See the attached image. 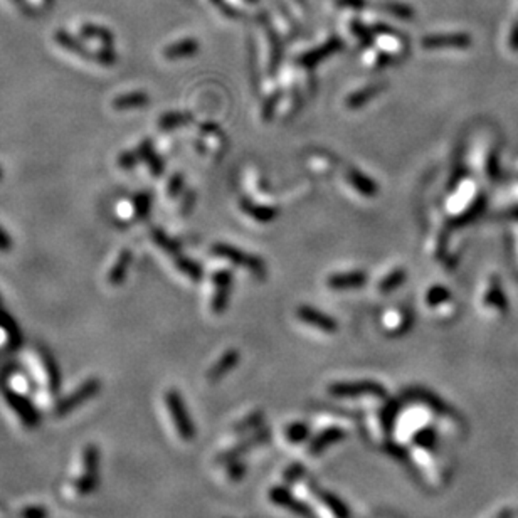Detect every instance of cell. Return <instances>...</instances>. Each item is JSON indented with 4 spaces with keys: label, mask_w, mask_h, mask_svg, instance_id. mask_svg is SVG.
I'll return each mask as SVG.
<instances>
[{
    "label": "cell",
    "mask_w": 518,
    "mask_h": 518,
    "mask_svg": "<svg viewBox=\"0 0 518 518\" xmlns=\"http://www.w3.org/2000/svg\"><path fill=\"white\" fill-rule=\"evenodd\" d=\"M99 483H102V448L95 443L81 444L61 483V497L68 501H83L96 493Z\"/></svg>",
    "instance_id": "1"
},
{
    "label": "cell",
    "mask_w": 518,
    "mask_h": 518,
    "mask_svg": "<svg viewBox=\"0 0 518 518\" xmlns=\"http://www.w3.org/2000/svg\"><path fill=\"white\" fill-rule=\"evenodd\" d=\"M29 376L34 385V401L41 411H51L61 396V372L48 350L34 349L29 354Z\"/></svg>",
    "instance_id": "2"
},
{
    "label": "cell",
    "mask_w": 518,
    "mask_h": 518,
    "mask_svg": "<svg viewBox=\"0 0 518 518\" xmlns=\"http://www.w3.org/2000/svg\"><path fill=\"white\" fill-rule=\"evenodd\" d=\"M0 407L9 423L19 431L30 432L39 428L41 407L32 396L15 392L7 385L0 384Z\"/></svg>",
    "instance_id": "3"
},
{
    "label": "cell",
    "mask_w": 518,
    "mask_h": 518,
    "mask_svg": "<svg viewBox=\"0 0 518 518\" xmlns=\"http://www.w3.org/2000/svg\"><path fill=\"white\" fill-rule=\"evenodd\" d=\"M99 392H102V381L98 377L83 378L71 390L57 397L49 414L57 421L68 419L69 416L76 414L81 409L86 407L93 399L99 396Z\"/></svg>",
    "instance_id": "4"
},
{
    "label": "cell",
    "mask_w": 518,
    "mask_h": 518,
    "mask_svg": "<svg viewBox=\"0 0 518 518\" xmlns=\"http://www.w3.org/2000/svg\"><path fill=\"white\" fill-rule=\"evenodd\" d=\"M162 414H164L165 424L169 426V431L172 436L180 443H187L192 439V428L189 421L187 411L184 407L180 394L175 389H169L162 394L160 399Z\"/></svg>",
    "instance_id": "5"
},
{
    "label": "cell",
    "mask_w": 518,
    "mask_h": 518,
    "mask_svg": "<svg viewBox=\"0 0 518 518\" xmlns=\"http://www.w3.org/2000/svg\"><path fill=\"white\" fill-rule=\"evenodd\" d=\"M212 254L215 256L227 259V261L234 262V265L242 266V268L249 269L254 276L259 278V280H265L266 278V265L261 258L253 256V254H247L244 251L238 249V247L229 246V244H218L212 246Z\"/></svg>",
    "instance_id": "6"
},
{
    "label": "cell",
    "mask_w": 518,
    "mask_h": 518,
    "mask_svg": "<svg viewBox=\"0 0 518 518\" xmlns=\"http://www.w3.org/2000/svg\"><path fill=\"white\" fill-rule=\"evenodd\" d=\"M421 44L424 49H466L471 46V39L466 34H438V36L424 37Z\"/></svg>",
    "instance_id": "7"
},
{
    "label": "cell",
    "mask_w": 518,
    "mask_h": 518,
    "mask_svg": "<svg viewBox=\"0 0 518 518\" xmlns=\"http://www.w3.org/2000/svg\"><path fill=\"white\" fill-rule=\"evenodd\" d=\"M214 285H215V293L214 300H212V310L214 313H224L227 307V301H229V293H231V285H233V274L227 269L218 271L214 276Z\"/></svg>",
    "instance_id": "8"
},
{
    "label": "cell",
    "mask_w": 518,
    "mask_h": 518,
    "mask_svg": "<svg viewBox=\"0 0 518 518\" xmlns=\"http://www.w3.org/2000/svg\"><path fill=\"white\" fill-rule=\"evenodd\" d=\"M296 315H298V318L303 320L305 323L311 325V327L318 328V330L328 332V334H334V332H337V322H335L332 316L325 315V313L316 310V308L307 307V305H305V307L298 308Z\"/></svg>",
    "instance_id": "9"
},
{
    "label": "cell",
    "mask_w": 518,
    "mask_h": 518,
    "mask_svg": "<svg viewBox=\"0 0 518 518\" xmlns=\"http://www.w3.org/2000/svg\"><path fill=\"white\" fill-rule=\"evenodd\" d=\"M342 46H343L342 41L337 39V37H334V39L325 42V44L320 46V48H316L310 52L303 54V56L300 57L298 63L301 66H305V68H315L316 64L322 63V61L327 59L328 56H332V54L340 51V49H342Z\"/></svg>",
    "instance_id": "10"
},
{
    "label": "cell",
    "mask_w": 518,
    "mask_h": 518,
    "mask_svg": "<svg viewBox=\"0 0 518 518\" xmlns=\"http://www.w3.org/2000/svg\"><path fill=\"white\" fill-rule=\"evenodd\" d=\"M365 283H367V274L363 271L334 274V276H330L327 280L328 288H332V289H355V288H362Z\"/></svg>",
    "instance_id": "11"
},
{
    "label": "cell",
    "mask_w": 518,
    "mask_h": 518,
    "mask_svg": "<svg viewBox=\"0 0 518 518\" xmlns=\"http://www.w3.org/2000/svg\"><path fill=\"white\" fill-rule=\"evenodd\" d=\"M21 342V334L12 320L0 313V349H14Z\"/></svg>",
    "instance_id": "12"
},
{
    "label": "cell",
    "mask_w": 518,
    "mask_h": 518,
    "mask_svg": "<svg viewBox=\"0 0 518 518\" xmlns=\"http://www.w3.org/2000/svg\"><path fill=\"white\" fill-rule=\"evenodd\" d=\"M385 90V84L384 83H377V84H370V86H365L362 88V90L352 93V95L347 98L345 104L349 108H352V110H357V108L363 106V104H367L369 102H372L374 98L378 95L381 91Z\"/></svg>",
    "instance_id": "13"
},
{
    "label": "cell",
    "mask_w": 518,
    "mask_h": 518,
    "mask_svg": "<svg viewBox=\"0 0 518 518\" xmlns=\"http://www.w3.org/2000/svg\"><path fill=\"white\" fill-rule=\"evenodd\" d=\"M131 265V253L128 249L122 251L113 266H111L110 273H108V283L111 286H119L123 283V280L128 274V268Z\"/></svg>",
    "instance_id": "14"
},
{
    "label": "cell",
    "mask_w": 518,
    "mask_h": 518,
    "mask_svg": "<svg viewBox=\"0 0 518 518\" xmlns=\"http://www.w3.org/2000/svg\"><path fill=\"white\" fill-rule=\"evenodd\" d=\"M239 206L246 214H249L251 218L259 220V222H271L276 219L278 211L274 207H266V206H258L253 200L249 199H241L239 200Z\"/></svg>",
    "instance_id": "15"
},
{
    "label": "cell",
    "mask_w": 518,
    "mask_h": 518,
    "mask_svg": "<svg viewBox=\"0 0 518 518\" xmlns=\"http://www.w3.org/2000/svg\"><path fill=\"white\" fill-rule=\"evenodd\" d=\"M199 51V42L195 39H185L180 42H175V44L169 46L167 49L164 51L165 59L175 61V59H184V57H191Z\"/></svg>",
    "instance_id": "16"
},
{
    "label": "cell",
    "mask_w": 518,
    "mask_h": 518,
    "mask_svg": "<svg viewBox=\"0 0 518 518\" xmlns=\"http://www.w3.org/2000/svg\"><path fill=\"white\" fill-rule=\"evenodd\" d=\"M150 103V96L145 91H133L126 93V95L118 96L117 99H113V108L118 111L131 110V108H142L145 104Z\"/></svg>",
    "instance_id": "17"
},
{
    "label": "cell",
    "mask_w": 518,
    "mask_h": 518,
    "mask_svg": "<svg viewBox=\"0 0 518 518\" xmlns=\"http://www.w3.org/2000/svg\"><path fill=\"white\" fill-rule=\"evenodd\" d=\"M347 180H349L352 187L357 189L362 195H365V197L377 195L378 189H377L376 182H374L372 179H369L367 175H363V173L358 172V170H349V172H347Z\"/></svg>",
    "instance_id": "18"
},
{
    "label": "cell",
    "mask_w": 518,
    "mask_h": 518,
    "mask_svg": "<svg viewBox=\"0 0 518 518\" xmlns=\"http://www.w3.org/2000/svg\"><path fill=\"white\" fill-rule=\"evenodd\" d=\"M49 508L41 501H26L17 508V518H49Z\"/></svg>",
    "instance_id": "19"
},
{
    "label": "cell",
    "mask_w": 518,
    "mask_h": 518,
    "mask_svg": "<svg viewBox=\"0 0 518 518\" xmlns=\"http://www.w3.org/2000/svg\"><path fill=\"white\" fill-rule=\"evenodd\" d=\"M405 278H407V274H405L404 269L402 268L394 269V271H390L387 276L381 281V285H378V291L381 293L394 291V289H397L402 283H404Z\"/></svg>",
    "instance_id": "20"
},
{
    "label": "cell",
    "mask_w": 518,
    "mask_h": 518,
    "mask_svg": "<svg viewBox=\"0 0 518 518\" xmlns=\"http://www.w3.org/2000/svg\"><path fill=\"white\" fill-rule=\"evenodd\" d=\"M173 259H175V266L179 268V271L184 273L185 276H189L191 280H195V281H199L200 278H202V269H200V266L197 265V262L191 261V259H187L184 256H179V254H177Z\"/></svg>",
    "instance_id": "21"
},
{
    "label": "cell",
    "mask_w": 518,
    "mask_h": 518,
    "mask_svg": "<svg viewBox=\"0 0 518 518\" xmlns=\"http://www.w3.org/2000/svg\"><path fill=\"white\" fill-rule=\"evenodd\" d=\"M191 119H192L191 115L167 113V115H164V117H162L160 119H158V126H160L162 130H173V128H179V126L187 125Z\"/></svg>",
    "instance_id": "22"
},
{
    "label": "cell",
    "mask_w": 518,
    "mask_h": 518,
    "mask_svg": "<svg viewBox=\"0 0 518 518\" xmlns=\"http://www.w3.org/2000/svg\"><path fill=\"white\" fill-rule=\"evenodd\" d=\"M238 358H239V354H238V352H236V350L227 352V354L224 355L222 361H220V362L218 363V365H215L214 369H212L211 377H219L220 374H224V372H226V370H229L231 367H234V363L238 362Z\"/></svg>",
    "instance_id": "23"
},
{
    "label": "cell",
    "mask_w": 518,
    "mask_h": 518,
    "mask_svg": "<svg viewBox=\"0 0 518 518\" xmlns=\"http://www.w3.org/2000/svg\"><path fill=\"white\" fill-rule=\"evenodd\" d=\"M450 296H451V293L448 291L444 286H432V288L428 291L426 300H428L429 307H436V305H441L443 301L450 300Z\"/></svg>",
    "instance_id": "24"
},
{
    "label": "cell",
    "mask_w": 518,
    "mask_h": 518,
    "mask_svg": "<svg viewBox=\"0 0 518 518\" xmlns=\"http://www.w3.org/2000/svg\"><path fill=\"white\" fill-rule=\"evenodd\" d=\"M152 238L155 239V242L160 247H164L165 251L170 254H173V256H177V251H179V244H177L175 241H172V239L167 238L164 233H162L160 229H153L152 233Z\"/></svg>",
    "instance_id": "25"
},
{
    "label": "cell",
    "mask_w": 518,
    "mask_h": 518,
    "mask_svg": "<svg viewBox=\"0 0 518 518\" xmlns=\"http://www.w3.org/2000/svg\"><path fill=\"white\" fill-rule=\"evenodd\" d=\"M150 207H152V199H150V194L143 192V194H138L137 199H135V212L140 218H145L148 214Z\"/></svg>",
    "instance_id": "26"
},
{
    "label": "cell",
    "mask_w": 518,
    "mask_h": 518,
    "mask_svg": "<svg viewBox=\"0 0 518 518\" xmlns=\"http://www.w3.org/2000/svg\"><path fill=\"white\" fill-rule=\"evenodd\" d=\"M280 99H281V93L278 91V93H274L271 98L265 103V106H262V118H265V122H269V119L273 118L274 108H276V104L280 103Z\"/></svg>",
    "instance_id": "27"
},
{
    "label": "cell",
    "mask_w": 518,
    "mask_h": 518,
    "mask_svg": "<svg viewBox=\"0 0 518 518\" xmlns=\"http://www.w3.org/2000/svg\"><path fill=\"white\" fill-rule=\"evenodd\" d=\"M138 153H133V152H123L122 155L118 157V167L123 169V170H131L137 165L138 162Z\"/></svg>",
    "instance_id": "28"
},
{
    "label": "cell",
    "mask_w": 518,
    "mask_h": 518,
    "mask_svg": "<svg viewBox=\"0 0 518 518\" xmlns=\"http://www.w3.org/2000/svg\"><path fill=\"white\" fill-rule=\"evenodd\" d=\"M385 10H389L390 14L397 15L401 19H412V9H409L407 6H399V3H387Z\"/></svg>",
    "instance_id": "29"
},
{
    "label": "cell",
    "mask_w": 518,
    "mask_h": 518,
    "mask_svg": "<svg viewBox=\"0 0 518 518\" xmlns=\"http://www.w3.org/2000/svg\"><path fill=\"white\" fill-rule=\"evenodd\" d=\"M145 162L148 164L150 172H152L153 175H162V172H164V164H162L160 157H158L155 152L148 153V155H146V158H145Z\"/></svg>",
    "instance_id": "30"
},
{
    "label": "cell",
    "mask_w": 518,
    "mask_h": 518,
    "mask_svg": "<svg viewBox=\"0 0 518 518\" xmlns=\"http://www.w3.org/2000/svg\"><path fill=\"white\" fill-rule=\"evenodd\" d=\"M182 187H184V177H182L180 173H175V175L172 177V180H170V184H169L170 197L179 195L182 192Z\"/></svg>",
    "instance_id": "31"
},
{
    "label": "cell",
    "mask_w": 518,
    "mask_h": 518,
    "mask_svg": "<svg viewBox=\"0 0 518 518\" xmlns=\"http://www.w3.org/2000/svg\"><path fill=\"white\" fill-rule=\"evenodd\" d=\"M354 34H357V36L361 37L362 42H363V44H365V46H370V44H372V37H370L369 29H365V27L358 24V22H355V24H354Z\"/></svg>",
    "instance_id": "32"
},
{
    "label": "cell",
    "mask_w": 518,
    "mask_h": 518,
    "mask_svg": "<svg viewBox=\"0 0 518 518\" xmlns=\"http://www.w3.org/2000/svg\"><path fill=\"white\" fill-rule=\"evenodd\" d=\"M12 249V239L0 227V253H9Z\"/></svg>",
    "instance_id": "33"
},
{
    "label": "cell",
    "mask_w": 518,
    "mask_h": 518,
    "mask_svg": "<svg viewBox=\"0 0 518 518\" xmlns=\"http://www.w3.org/2000/svg\"><path fill=\"white\" fill-rule=\"evenodd\" d=\"M0 180H2V169H0Z\"/></svg>",
    "instance_id": "34"
}]
</instances>
